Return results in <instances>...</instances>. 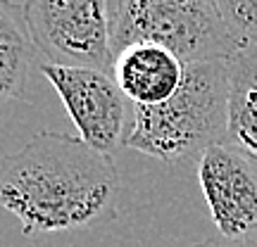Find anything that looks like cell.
I'll use <instances>...</instances> for the list:
<instances>
[{
    "label": "cell",
    "instance_id": "obj_1",
    "mask_svg": "<svg viewBox=\"0 0 257 247\" xmlns=\"http://www.w3.org/2000/svg\"><path fill=\"white\" fill-rule=\"evenodd\" d=\"M119 200L114 159L79 136L38 131L0 162V207L17 216L27 238L107 223L117 216Z\"/></svg>",
    "mask_w": 257,
    "mask_h": 247
},
{
    "label": "cell",
    "instance_id": "obj_2",
    "mask_svg": "<svg viewBox=\"0 0 257 247\" xmlns=\"http://www.w3.org/2000/svg\"><path fill=\"white\" fill-rule=\"evenodd\" d=\"M229 69L226 62L186 64L181 88L162 105L134 107L126 145L136 152L179 164L226 143Z\"/></svg>",
    "mask_w": 257,
    "mask_h": 247
},
{
    "label": "cell",
    "instance_id": "obj_3",
    "mask_svg": "<svg viewBox=\"0 0 257 247\" xmlns=\"http://www.w3.org/2000/svg\"><path fill=\"white\" fill-rule=\"evenodd\" d=\"M112 53L150 43L184 64L229 62L240 48L210 0H112L107 3Z\"/></svg>",
    "mask_w": 257,
    "mask_h": 247
},
{
    "label": "cell",
    "instance_id": "obj_4",
    "mask_svg": "<svg viewBox=\"0 0 257 247\" xmlns=\"http://www.w3.org/2000/svg\"><path fill=\"white\" fill-rule=\"evenodd\" d=\"M24 22L46 64L112 74L114 53L105 0H29Z\"/></svg>",
    "mask_w": 257,
    "mask_h": 247
},
{
    "label": "cell",
    "instance_id": "obj_5",
    "mask_svg": "<svg viewBox=\"0 0 257 247\" xmlns=\"http://www.w3.org/2000/svg\"><path fill=\"white\" fill-rule=\"evenodd\" d=\"M41 74L57 91L86 145L107 157L126 145L134 126V102L121 93L112 74L46 62L41 64Z\"/></svg>",
    "mask_w": 257,
    "mask_h": 247
},
{
    "label": "cell",
    "instance_id": "obj_6",
    "mask_svg": "<svg viewBox=\"0 0 257 247\" xmlns=\"http://www.w3.org/2000/svg\"><path fill=\"white\" fill-rule=\"evenodd\" d=\"M198 183L221 238L257 242V162L219 143L198 159Z\"/></svg>",
    "mask_w": 257,
    "mask_h": 247
},
{
    "label": "cell",
    "instance_id": "obj_7",
    "mask_svg": "<svg viewBox=\"0 0 257 247\" xmlns=\"http://www.w3.org/2000/svg\"><path fill=\"white\" fill-rule=\"evenodd\" d=\"M186 64L165 48L138 43L114 53L112 79L134 107H155L167 102L184 83Z\"/></svg>",
    "mask_w": 257,
    "mask_h": 247
},
{
    "label": "cell",
    "instance_id": "obj_8",
    "mask_svg": "<svg viewBox=\"0 0 257 247\" xmlns=\"http://www.w3.org/2000/svg\"><path fill=\"white\" fill-rule=\"evenodd\" d=\"M229 126L226 143L257 162V50L243 48L226 62Z\"/></svg>",
    "mask_w": 257,
    "mask_h": 247
},
{
    "label": "cell",
    "instance_id": "obj_9",
    "mask_svg": "<svg viewBox=\"0 0 257 247\" xmlns=\"http://www.w3.org/2000/svg\"><path fill=\"white\" fill-rule=\"evenodd\" d=\"M36 48L31 43L24 3L0 0V107L24 95Z\"/></svg>",
    "mask_w": 257,
    "mask_h": 247
},
{
    "label": "cell",
    "instance_id": "obj_10",
    "mask_svg": "<svg viewBox=\"0 0 257 247\" xmlns=\"http://www.w3.org/2000/svg\"><path fill=\"white\" fill-rule=\"evenodd\" d=\"M217 8L240 50L257 46V0H219Z\"/></svg>",
    "mask_w": 257,
    "mask_h": 247
},
{
    "label": "cell",
    "instance_id": "obj_11",
    "mask_svg": "<svg viewBox=\"0 0 257 247\" xmlns=\"http://www.w3.org/2000/svg\"><path fill=\"white\" fill-rule=\"evenodd\" d=\"M193 247H257V242H240V240H226L217 235V238H207Z\"/></svg>",
    "mask_w": 257,
    "mask_h": 247
},
{
    "label": "cell",
    "instance_id": "obj_12",
    "mask_svg": "<svg viewBox=\"0 0 257 247\" xmlns=\"http://www.w3.org/2000/svg\"><path fill=\"white\" fill-rule=\"evenodd\" d=\"M250 48H255V50H257V46H250Z\"/></svg>",
    "mask_w": 257,
    "mask_h": 247
}]
</instances>
